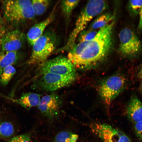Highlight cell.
I'll list each match as a JSON object with an SVG mask.
<instances>
[{
    "instance_id": "1",
    "label": "cell",
    "mask_w": 142,
    "mask_h": 142,
    "mask_svg": "<svg viewBox=\"0 0 142 142\" xmlns=\"http://www.w3.org/2000/svg\"><path fill=\"white\" fill-rule=\"evenodd\" d=\"M114 24V21L110 22L100 29L93 39L78 42L69 50L67 58L75 68H90L106 57L112 44Z\"/></svg>"
},
{
    "instance_id": "2",
    "label": "cell",
    "mask_w": 142,
    "mask_h": 142,
    "mask_svg": "<svg viewBox=\"0 0 142 142\" xmlns=\"http://www.w3.org/2000/svg\"><path fill=\"white\" fill-rule=\"evenodd\" d=\"M104 0H90L80 13L75 23V27L70 34L65 45L59 51L70 50L75 44L79 34L85 29L90 21L103 12L107 7Z\"/></svg>"
},
{
    "instance_id": "3",
    "label": "cell",
    "mask_w": 142,
    "mask_h": 142,
    "mask_svg": "<svg viewBox=\"0 0 142 142\" xmlns=\"http://www.w3.org/2000/svg\"><path fill=\"white\" fill-rule=\"evenodd\" d=\"M2 8L5 18L11 23L17 24L31 20L35 16L31 0L4 1Z\"/></svg>"
},
{
    "instance_id": "4",
    "label": "cell",
    "mask_w": 142,
    "mask_h": 142,
    "mask_svg": "<svg viewBox=\"0 0 142 142\" xmlns=\"http://www.w3.org/2000/svg\"><path fill=\"white\" fill-rule=\"evenodd\" d=\"M76 73L61 75L47 73L40 75L32 85L34 90L44 92H52L68 86L75 79Z\"/></svg>"
},
{
    "instance_id": "5",
    "label": "cell",
    "mask_w": 142,
    "mask_h": 142,
    "mask_svg": "<svg viewBox=\"0 0 142 142\" xmlns=\"http://www.w3.org/2000/svg\"><path fill=\"white\" fill-rule=\"evenodd\" d=\"M56 45V40L53 34H43L32 45V52L28 64L34 65L43 63L54 50Z\"/></svg>"
},
{
    "instance_id": "6",
    "label": "cell",
    "mask_w": 142,
    "mask_h": 142,
    "mask_svg": "<svg viewBox=\"0 0 142 142\" xmlns=\"http://www.w3.org/2000/svg\"><path fill=\"white\" fill-rule=\"evenodd\" d=\"M119 50L124 56L134 58L141 52L142 45L140 40L135 33L128 28H125L120 32Z\"/></svg>"
},
{
    "instance_id": "7",
    "label": "cell",
    "mask_w": 142,
    "mask_h": 142,
    "mask_svg": "<svg viewBox=\"0 0 142 142\" xmlns=\"http://www.w3.org/2000/svg\"><path fill=\"white\" fill-rule=\"evenodd\" d=\"M125 80L120 75L110 76L104 80L99 88V93L104 103L108 105L120 93L125 86Z\"/></svg>"
},
{
    "instance_id": "8",
    "label": "cell",
    "mask_w": 142,
    "mask_h": 142,
    "mask_svg": "<svg viewBox=\"0 0 142 142\" xmlns=\"http://www.w3.org/2000/svg\"><path fill=\"white\" fill-rule=\"evenodd\" d=\"M40 75L50 73L61 75L76 73L75 68L67 57L60 56L41 64Z\"/></svg>"
},
{
    "instance_id": "9",
    "label": "cell",
    "mask_w": 142,
    "mask_h": 142,
    "mask_svg": "<svg viewBox=\"0 0 142 142\" xmlns=\"http://www.w3.org/2000/svg\"><path fill=\"white\" fill-rule=\"evenodd\" d=\"M93 133L104 142H130L124 132L105 123H96L91 127Z\"/></svg>"
},
{
    "instance_id": "10",
    "label": "cell",
    "mask_w": 142,
    "mask_h": 142,
    "mask_svg": "<svg viewBox=\"0 0 142 142\" xmlns=\"http://www.w3.org/2000/svg\"><path fill=\"white\" fill-rule=\"evenodd\" d=\"M62 103L60 97L56 93H52L41 99L38 108L44 116L52 120L58 116Z\"/></svg>"
},
{
    "instance_id": "11",
    "label": "cell",
    "mask_w": 142,
    "mask_h": 142,
    "mask_svg": "<svg viewBox=\"0 0 142 142\" xmlns=\"http://www.w3.org/2000/svg\"><path fill=\"white\" fill-rule=\"evenodd\" d=\"M25 38L24 34L19 30L5 33L2 41L1 47L2 51H18L22 47Z\"/></svg>"
},
{
    "instance_id": "12",
    "label": "cell",
    "mask_w": 142,
    "mask_h": 142,
    "mask_svg": "<svg viewBox=\"0 0 142 142\" xmlns=\"http://www.w3.org/2000/svg\"><path fill=\"white\" fill-rule=\"evenodd\" d=\"M55 8V6L51 13L46 19L34 25L28 31L26 37L30 45H32L43 34L46 28L53 21Z\"/></svg>"
},
{
    "instance_id": "13",
    "label": "cell",
    "mask_w": 142,
    "mask_h": 142,
    "mask_svg": "<svg viewBox=\"0 0 142 142\" xmlns=\"http://www.w3.org/2000/svg\"><path fill=\"white\" fill-rule=\"evenodd\" d=\"M129 119L134 124L142 121V103L135 96L132 97L126 108Z\"/></svg>"
},
{
    "instance_id": "14",
    "label": "cell",
    "mask_w": 142,
    "mask_h": 142,
    "mask_svg": "<svg viewBox=\"0 0 142 142\" xmlns=\"http://www.w3.org/2000/svg\"><path fill=\"white\" fill-rule=\"evenodd\" d=\"M22 58V55L18 51L0 52V76L5 68L18 63Z\"/></svg>"
},
{
    "instance_id": "15",
    "label": "cell",
    "mask_w": 142,
    "mask_h": 142,
    "mask_svg": "<svg viewBox=\"0 0 142 142\" xmlns=\"http://www.w3.org/2000/svg\"><path fill=\"white\" fill-rule=\"evenodd\" d=\"M40 99V95L29 92L23 93L19 98L13 99L12 100L23 107L29 109L32 107L38 105Z\"/></svg>"
},
{
    "instance_id": "16",
    "label": "cell",
    "mask_w": 142,
    "mask_h": 142,
    "mask_svg": "<svg viewBox=\"0 0 142 142\" xmlns=\"http://www.w3.org/2000/svg\"><path fill=\"white\" fill-rule=\"evenodd\" d=\"M16 129L13 122L0 114V138L7 140L13 137Z\"/></svg>"
},
{
    "instance_id": "17",
    "label": "cell",
    "mask_w": 142,
    "mask_h": 142,
    "mask_svg": "<svg viewBox=\"0 0 142 142\" xmlns=\"http://www.w3.org/2000/svg\"><path fill=\"white\" fill-rule=\"evenodd\" d=\"M113 16L109 13L99 15L91 23L89 29L97 30L108 24L113 18Z\"/></svg>"
},
{
    "instance_id": "18",
    "label": "cell",
    "mask_w": 142,
    "mask_h": 142,
    "mask_svg": "<svg viewBox=\"0 0 142 142\" xmlns=\"http://www.w3.org/2000/svg\"><path fill=\"white\" fill-rule=\"evenodd\" d=\"M80 0H63L61 2L62 13L67 20L71 15L74 9L78 5Z\"/></svg>"
},
{
    "instance_id": "19",
    "label": "cell",
    "mask_w": 142,
    "mask_h": 142,
    "mask_svg": "<svg viewBox=\"0 0 142 142\" xmlns=\"http://www.w3.org/2000/svg\"><path fill=\"white\" fill-rule=\"evenodd\" d=\"M50 3L48 0L32 1V6L35 15H40L46 11Z\"/></svg>"
},
{
    "instance_id": "20",
    "label": "cell",
    "mask_w": 142,
    "mask_h": 142,
    "mask_svg": "<svg viewBox=\"0 0 142 142\" xmlns=\"http://www.w3.org/2000/svg\"><path fill=\"white\" fill-rule=\"evenodd\" d=\"M16 72V69L12 65L8 66L5 68L0 76L1 84L3 86H6Z\"/></svg>"
},
{
    "instance_id": "21",
    "label": "cell",
    "mask_w": 142,
    "mask_h": 142,
    "mask_svg": "<svg viewBox=\"0 0 142 142\" xmlns=\"http://www.w3.org/2000/svg\"><path fill=\"white\" fill-rule=\"evenodd\" d=\"M98 31L97 30L90 29L82 31L79 34L77 38L78 39V43L89 41L93 39Z\"/></svg>"
},
{
    "instance_id": "22",
    "label": "cell",
    "mask_w": 142,
    "mask_h": 142,
    "mask_svg": "<svg viewBox=\"0 0 142 142\" xmlns=\"http://www.w3.org/2000/svg\"><path fill=\"white\" fill-rule=\"evenodd\" d=\"M142 8V0H130L128 4L129 11L132 16H135L139 13Z\"/></svg>"
},
{
    "instance_id": "23",
    "label": "cell",
    "mask_w": 142,
    "mask_h": 142,
    "mask_svg": "<svg viewBox=\"0 0 142 142\" xmlns=\"http://www.w3.org/2000/svg\"><path fill=\"white\" fill-rule=\"evenodd\" d=\"M73 134L68 131L61 132L56 135L55 142H75Z\"/></svg>"
},
{
    "instance_id": "24",
    "label": "cell",
    "mask_w": 142,
    "mask_h": 142,
    "mask_svg": "<svg viewBox=\"0 0 142 142\" xmlns=\"http://www.w3.org/2000/svg\"><path fill=\"white\" fill-rule=\"evenodd\" d=\"M31 134L27 133L13 137L7 140L8 142H31Z\"/></svg>"
},
{
    "instance_id": "25",
    "label": "cell",
    "mask_w": 142,
    "mask_h": 142,
    "mask_svg": "<svg viewBox=\"0 0 142 142\" xmlns=\"http://www.w3.org/2000/svg\"><path fill=\"white\" fill-rule=\"evenodd\" d=\"M134 128L137 136L142 140V121L134 123Z\"/></svg>"
},
{
    "instance_id": "26",
    "label": "cell",
    "mask_w": 142,
    "mask_h": 142,
    "mask_svg": "<svg viewBox=\"0 0 142 142\" xmlns=\"http://www.w3.org/2000/svg\"><path fill=\"white\" fill-rule=\"evenodd\" d=\"M140 19L138 27V29L139 30H142V8L139 13Z\"/></svg>"
},
{
    "instance_id": "27",
    "label": "cell",
    "mask_w": 142,
    "mask_h": 142,
    "mask_svg": "<svg viewBox=\"0 0 142 142\" xmlns=\"http://www.w3.org/2000/svg\"><path fill=\"white\" fill-rule=\"evenodd\" d=\"M5 33V30L3 27H0V46H1L3 37Z\"/></svg>"
},
{
    "instance_id": "28",
    "label": "cell",
    "mask_w": 142,
    "mask_h": 142,
    "mask_svg": "<svg viewBox=\"0 0 142 142\" xmlns=\"http://www.w3.org/2000/svg\"><path fill=\"white\" fill-rule=\"evenodd\" d=\"M139 77L142 79V66L138 74Z\"/></svg>"
},
{
    "instance_id": "29",
    "label": "cell",
    "mask_w": 142,
    "mask_h": 142,
    "mask_svg": "<svg viewBox=\"0 0 142 142\" xmlns=\"http://www.w3.org/2000/svg\"><path fill=\"white\" fill-rule=\"evenodd\" d=\"M140 89H141V92L142 93V80L141 83V85H140Z\"/></svg>"
},
{
    "instance_id": "30",
    "label": "cell",
    "mask_w": 142,
    "mask_h": 142,
    "mask_svg": "<svg viewBox=\"0 0 142 142\" xmlns=\"http://www.w3.org/2000/svg\"><path fill=\"white\" fill-rule=\"evenodd\" d=\"M2 21V18L0 15V24Z\"/></svg>"
}]
</instances>
